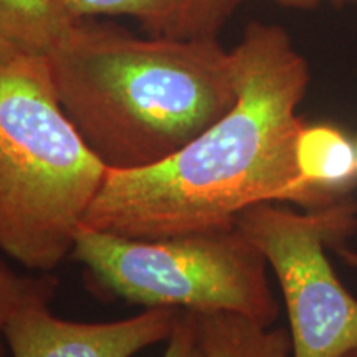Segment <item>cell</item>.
I'll return each instance as SVG.
<instances>
[{
  "instance_id": "obj_13",
  "label": "cell",
  "mask_w": 357,
  "mask_h": 357,
  "mask_svg": "<svg viewBox=\"0 0 357 357\" xmlns=\"http://www.w3.org/2000/svg\"><path fill=\"white\" fill-rule=\"evenodd\" d=\"M19 55H26L17 47V43L10 38V35L6 32L3 25L0 24V61L10 60V58H15Z\"/></svg>"
},
{
  "instance_id": "obj_3",
  "label": "cell",
  "mask_w": 357,
  "mask_h": 357,
  "mask_svg": "<svg viewBox=\"0 0 357 357\" xmlns=\"http://www.w3.org/2000/svg\"><path fill=\"white\" fill-rule=\"evenodd\" d=\"M106 174L61 109L47 56L0 61V253L55 270Z\"/></svg>"
},
{
  "instance_id": "obj_15",
  "label": "cell",
  "mask_w": 357,
  "mask_h": 357,
  "mask_svg": "<svg viewBox=\"0 0 357 357\" xmlns=\"http://www.w3.org/2000/svg\"><path fill=\"white\" fill-rule=\"evenodd\" d=\"M334 252H336L337 255L347 263V265L357 268V252H354V250L347 248L344 245H339V247L334 248Z\"/></svg>"
},
{
  "instance_id": "obj_9",
  "label": "cell",
  "mask_w": 357,
  "mask_h": 357,
  "mask_svg": "<svg viewBox=\"0 0 357 357\" xmlns=\"http://www.w3.org/2000/svg\"><path fill=\"white\" fill-rule=\"evenodd\" d=\"M205 357H293L289 331L234 312H197Z\"/></svg>"
},
{
  "instance_id": "obj_17",
  "label": "cell",
  "mask_w": 357,
  "mask_h": 357,
  "mask_svg": "<svg viewBox=\"0 0 357 357\" xmlns=\"http://www.w3.org/2000/svg\"><path fill=\"white\" fill-rule=\"evenodd\" d=\"M356 149H357V142H356Z\"/></svg>"
},
{
  "instance_id": "obj_10",
  "label": "cell",
  "mask_w": 357,
  "mask_h": 357,
  "mask_svg": "<svg viewBox=\"0 0 357 357\" xmlns=\"http://www.w3.org/2000/svg\"><path fill=\"white\" fill-rule=\"evenodd\" d=\"M71 22L55 0H0V24L26 55L47 56Z\"/></svg>"
},
{
  "instance_id": "obj_4",
  "label": "cell",
  "mask_w": 357,
  "mask_h": 357,
  "mask_svg": "<svg viewBox=\"0 0 357 357\" xmlns=\"http://www.w3.org/2000/svg\"><path fill=\"white\" fill-rule=\"evenodd\" d=\"M70 257L102 291L146 310L234 312L266 328L280 314L265 257L236 225L164 238L83 225Z\"/></svg>"
},
{
  "instance_id": "obj_7",
  "label": "cell",
  "mask_w": 357,
  "mask_h": 357,
  "mask_svg": "<svg viewBox=\"0 0 357 357\" xmlns=\"http://www.w3.org/2000/svg\"><path fill=\"white\" fill-rule=\"evenodd\" d=\"M71 20L131 17L151 37H217L238 0H55Z\"/></svg>"
},
{
  "instance_id": "obj_14",
  "label": "cell",
  "mask_w": 357,
  "mask_h": 357,
  "mask_svg": "<svg viewBox=\"0 0 357 357\" xmlns=\"http://www.w3.org/2000/svg\"><path fill=\"white\" fill-rule=\"evenodd\" d=\"M270 2L280 3V6H284V7L311 8V7L323 6V3H336V6H341V3L354 2V0H270Z\"/></svg>"
},
{
  "instance_id": "obj_16",
  "label": "cell",
  "mask_w": 357,
  "mask_h": 357,
  "mask_svg": "<svg viewBox=\"0 0 357 357\" xmlns=\"http://www.w3.org/2000/svg\"><path fill=\"white\" fill-rule=\"evenodd\" d=\"M341 357H357V347H354V349H351V351H347L344 356H341Z\"/></svg>"
},
{
  "instance_id": "obj_12",
  "label": "cell",
  "mask_w": 357,
  "mask_h": 357,
  "mask_svg": "<svg viewBox=\"0 0 357 357\" xmlns=\"http://www.w3.org/2000/svg\"><path fill=\"white\" fill-rule=\"evenodd\" d=\"M160 357H205L200 341L197 312H181L176 329L166 341V349Z\"/></svg>"
},
{
  "instance_id": "obj_2",
  "label": "cell",
  "mask_w": 357,
  "mask_h": 357,
  "mask_svg": "<svg viewBox=\"0 0 357 357\" xmlns=\"http://www.w3.org/2000/svg\"><path fill=\"white\" fill-rule=\"evenodd\" d=\"M61 109L108 171L162 162L236 101L231 50L217 37H137L78 19L47 53Z\"/></svg>"
},
{
  "instance_id": "obj_1",
  "label": "cell",
  "mask_w": 357,
  "mask_h": 357,
  "mask_svg": "<svg viewBox=\"0 0 357 357\" xmlns=\"http://www.w3.org/2000/svg\"><path fill=\"white\" fill-rule=\"evenodd\" d=\"M236 101L212 126L155 166L108 171L83 225L128 238L225 230L248 207L326 205L303 184L296 109L310 66L280 25L253 22L231 50Z\"/></svg>"
},
{
  "instance_id": "obj_11",
  "label": "cell",
  "mask_w": 357,
  "mask_h": 357,
  "mask_svg": "<svg viewBox=\"0 0 357 357\" xmlns=\"http://www.w3.org/2000/svg\"><path fill=\"white\" fill-rule=\"evenodd\" d=\"M55 278L48 276H22L7 265L0 253V357H6L3 329L10 316L26 301L38 296H53Z\"/></svg>"
},
{
  "instance_id": "obj_5",
  "label": "cell",
  "mask_w": 357,
  "mask_h": 357,
  "mask_svg": "<svg viewBox=\"0 0 357 357\" xmlns=\"http://www.w3.org/2000/svg\"><path fill=\"white\" fill-rule=\"evenodd\" d=\"M236 227L265 257L283 294L293 357H341L357 347V300L342 287L328 252L357 231L351 195L316 211L276 202L248 207Z\"/></svg>"
},
{
  "instance_id": "obj_8",
  "label": "cell",
  "mask_w": 357,
  "mask_h": 357,
  "mask_svg": "<svg viewBox=\"0 0 357 357\" xmlns=\"http://www.w3.org/2000/svg\"><path fill=\"white\" fill-rule=\"evenodd\" d=\"M296 167L323 205L351 195L357 182V149L333 124H305L296 141Z\"/></svg>"
},
{
  "instance_id": "obj_6",
  "label": "cell",
  "mask_w": 357,
  "mask_h": 357,
  "mask_svg": "<svg viewBox=\"0 0 357 357\" xmlns=\"http://www.w3.org/2000/svg\"><path fill=\"white\" fill-rule=\"evenodd\" d=\"M50 300L33 298L8 318L3 342L10 357H134L166 342L182 312L149 307L126 319L78 323L53 314Z\"/></svg>"
}]
</instances>
